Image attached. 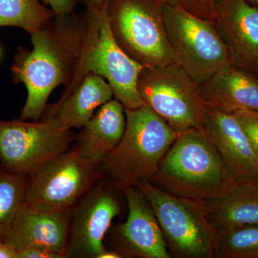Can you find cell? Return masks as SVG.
I'll list each match as a JSON object with an SVG mask.
<instances>
[{
  "label": "cell",
  "mask_w": 258,
  "mask_h": 258,
  "mask_svg": "<svg viewBox=\"0 0 258 258\" xmlns=\"http://www.w3.org/2000/svg\"><path fill=\"white\" fill-rule=\"evenodd\" d=\"M134 186L150 204L171 255L179 258L218 257L217 232L210 221L203 200L175 196L149 180Z\"/></svg>",
  "instance_id": "5b68a950"
},
{
  "label": "cell",
  "mask_w": 258,
  "mask_h": 258,
  "mask_svg": "<svg viewBox=\"0 0 258 258\" xmlns=\"http://www.w3.org/2000/svg\"><path fill=\"white\" fill-rule=\"evenodd\" d=\"M107 14L120 47L144 67L179 64L157 0H110Z\"/></svg>",
  "instance_id": "8992f818"
},
{
  "label": "cell",
  "mask_w": 258,
  "mask_h": 258,
  "mask_svg": "<svg viewBox=\"0 0 258 258\" xmlns=\"http://www.w3.org/2000/svg\"><path fill=\"white\" fill-rule=\"evenodd\" d=\"M232 178L205 129L191 128L179 134L151 181L175 196L205 200Z\"/></svg>",
  "instance_id": "7a4b0ae2"
},
{
  "label": "cell",
  "mask_w": 258,
  "mask_h": 258,
  "mask_svg": "<svg viewBox=\"0 0 258 258\" xmlns=\"http://www.w3.org/2000/svg\"><path fill=\"white\" fill-rule=\"evenodd\" d=\"M125 108L116 99L100 107L75 136L71 149L81 157L99 166L114 149L125 128Z\"/></svg>",
  "instance_id": "e0dca14e"
},
{
  "label": "cell",
  "mask_w": 258,
  "mask_h": 258,
  "mask_svg": "<svg viewBox=\"0 0 258 258\" xmlns=\"http://www.w3.org/2000/svg\"><path fill=\"white\" fill-rule=\"evenodd\" d=\"M29 176L6 170L0 164V235L8 232L26 203Z\"/></svg>",
  "instance_id": "44dd1931"
},
{
  "label": "cell",
  "mask_w": 258,
  "mask_h": 258,
  "mask_svg": "<svg viewBox=\"0 0 258 258\" xmlns=\"http://www.w3.org/2000/svg\"><path fill=\"white\" fill-rule=\"evenodd\" d=\"M117 186L124 195L128 214L115 228V251L123 257H170L157 217L144 194L134 185Z\"/></svg>",
  "instance_id": "7c38bea8"
},
{
  "label": "cell",
  "mask_w": 258,
  "mask_h": 258,
  "mask_svg": "<svg viewBox=\"0 0 258 258\" xmlns=\"http://www.w3.org/2000/svg\"><path fill=\"white\" fill-rule=\"evenodd\" d=\"M71 218V211H42L31 208L26 203L4 240L18 251L40 247L66 257Z\"/></svg>",
  "instance_id": "9a60e30c"
},
{
  "label": "cell",
  "mask_w": 258,
  "mask_h": 258,
  "mask_svg": "<svg viewBox=\"0 0 258 258\" xmlns=\"http://www.w3.org/2000/svg\"><path fill=\"white\" fill-rule=\"evenodd\" d=\"M50 7L55 16H66L76 11L79 5L83 4L87 0H42Z\"/></svg>",
  "instance_id": "d4e9b609"
},
{
  "label": "cell",
  "mask_w": 258,
  "mask_h": 258,
  "mask_svg": "<svg viewBox=\"0 0 258 258\" xmlns=\"http://www.w3.org/2000/svg\"><path fill=\"white\" fill-rule=\"evenodd\" d=\"M123 256L120 253H118L116 251L113 250V249H106L104 252H102L98 258H122Z\"/></svg>",
  "instance_id": "83f0119b"
},
{
  "label": "cell",
  "mask_w": 258,
  "mask_h": 258,
  "mask_svg": "<svg viewBox=\"0 0 258 258\" xmlns=\"http://www.w3.org/2000/svg\"><path fill=\"white\" fill-rule=\"evenodd\" d=\"M217 232L258 224V179L232 178L218 194L204 200Z\"/></svg>",
  "instance_id": "2e32d148"
},
{
  "label": "cell",
  "mask_w": 258,
  "mask_h": 258,
  "mask_svg": "<svg viewBox=\"0 0 258 258\" xmlns=\"http://www.w3.org/2000/svg\"><path fill=\"white\" fill-rule=\"evenodd\" d=\"M161 5L179 6L201 18L212 20L217 0H157Z\"/></svg>",
  "instance_id": "cb8c5ba5"
},
{
  "label": "cell",
  "mask_w": 258,
  "mask_h": 258,
  "mask_svg": "<svg viewBox=\"0 0 258 258\" xmlns=\"http://www.w3.org/2000/svg\"><path fill=\"white\" fill-rule=\"evenodd\" d=\"M168 38L180 67L198 84L232 64L230 52L214 22L179 6L162 5Z\"/></svg>",
  "instance_id": "52a82bcc"
},
{
  "label": "cell",
  "mask_w": 258,
  "mask_h": 258,
  "mask_svg": "<svg viewBox=\"0 0 258 258\" xmlns=\"http://www.w3.org/2000/svg\"><path fill=\"white\" fill-rule=\"evenodd\" d=\"M89 24V11L55 16L30 35L32 50L18 47L10 71L13 82L23 83L27 98L20 111L23 120H38L51 93L69 86L82 57Z\"/></svg>",
  "instance_id": "6da1fadb"
},
{
  "label": "cell",
  "mask_w": 258,
  "mask_h": 258,
  "mask_svg": "<svg viewBox=\"0 0 258 258\" xmlns=\"http://www.w3.org/2000/svg\"><path fill=\"white\" fill-rule=\"evenodd\" d=\"M138 90L144 105L178 134L191 128L204 129L206 103L200 85L179 64L144 67Z\"/></svg>",
  "instance_id": "ba28073f"
},
{
  "label": "cell",
  "mask_w": 258,
  "mask_h": 258,
  "mask_svg": "<svg viewBox=\"0 0 258 258\" xmlns=\"http://www.w3.org/2000/svg\"><path fill=\"white\" fill-rule=\"evenodd\" d=\"M113 96V91L106 80L89 74L67 96L59 98L55 104L47 105L42 116L55 118L64 128L80 129Z\"/></svg>",
  "instance_id": "d6986e66"
},
{
  "label": "cell",
  "mask_w": 258,
  "mask_h": 258,
  "mask_svg": "<svg viewBox=\"0 0 258 258\" xmlns=\"http://www.w3.org/2000/svg\"><path fill=\"white\" fill-rule=\"evenodd\" d=\"M103 177L98 166L71 148L29 176L26 203L42 211H72L88 190Z\"/></svg>",
  "instance_id": "30bf717a"
},
{
  "label": "cell",
  "mask_w": 258,
  "mask_h": 258,
  "mask_svg": "<svg viewBox=\"0 0 258 258\" xmlns=\"http://www.w3.org/2000/svg\"><path fill=\"white\" fill-rule=\"evenodd\" d=\"M200 87L206 105L230 113L258 111V76L233 64L220 70Z\"/></svg>",
  "instance_id": "ac0fdd59"
},
{
  "label": "cell",
  "mask_w": 258,
  "mask_h": 258,
  "mask_svg": "<svg viewBox=\"0 0 258 258\" xmlns=\"http://www.w3.org/2000/svg\"><path fill=\"white\" fill-rule=\"evenodd\" d=\"M54 17L40 0H0V27H16L32 35Z\"/></svg>",
  "instance_id": "ffe728a7"
},
{
  "label": "cell",
  "mask_w": 258,
  "mask_h": 258,
  "mask_svg": "<svg viewBox=\"0 0 258 258\" xmlns=\"http://www.w3.org/2000/svg\"><path fill=\"white\" fill-rule=\"evenodd\" d=\"M74 137L73 130L52 117L32 121L0 119V164L10 172L30 176L70 150Z\"/></svg>",
  "instance_id": "9c48e42d"
},
{
  "label": "cell",
  "mask_w": 258,
  "mask_h": 258,
  "mask_svg": "<svg viewBox=\"0 0 258 258\" xmlns=\"http://www.w3.org/2000/svg\"><path fill=\"white\" fill-rule=\"evenodd\" d=\"M0 258H18L16 249L5 242L4 237L0 235Z\"/></svg>",
  "instance_id": "4316f807"
},
{
  "label": "cell",
  "mask_w": 258,
  "mask_h": 258,
  "mask_svg": "<svg viewBox=\"0 0 258 258\" xmlns=\"http://www.w3.org/2000/svg\"><path fill=\"white\" fill-rule=\"evenodd\" d=\"M125 113L123 137L98 168L117 185L152 181L179 134L146 105Z\"/></svg>",
  "instance_id": "3957f363"
},
{
  "label": "cell",
  "mask_w": 258,
  "mask_h": 258,
  "mask_svg": "<svg viewBox=\"0 0 258 258\" xmlns=\"http://www.w3.org/2000/svg\"><path fill=\"white\" fill-rule=\"evenodd\" d=\"M101 178L71 211L66 257L98 258L104 252V239L119 215L118 199Z\"/></svg>",
  "instance_id": "8fae6325"
},
{
  "label": "cell",
  "mask_w": 258,
  "mask_h": 258,
  "mask_svg": "<svg viewBox=\"0 0 258 258\" xmlns=\"http://www.w3.org/2000/svg\"><path fill=\"white\" fill-rule=\"evenodd\" d=\"M108 4L85 5L90 17L84 50L74 79L64 87L60 98L74 91L86 75L94 74L109 83L115 99L125 109H135L144 105L138 90L139 76L144 67L115 40L107 14Z\"/></svg>",
  "instance_id": "277c9868"
},
{
  "label": "cell",
  "mask_w": 258,
  "mask_h": 258,
  "mask_svg": "<svg viewBox=\"0 0 258 258\" xmlns=\"http://www.w3.org/2000/svg\"><path fill=\"white\" fill-rule=\"evenodd\" d=\"M18 258H64L62 254L40 247H30L18 251Z\"/></svg>",
  "instance_id": "484cf974"
},
{
  "label": "cell",
  "mask_w": 258,
  "mask_h": 258,
  "mask_svg": "<svg viewBox=\"0 0 258 258\" xmlns=\"http://www.w3.org/2000/svg\"><path fill=\"white\" fill-rule=\"evenodd\" d=\"M110 0H87L85 5H101L108 3Z\"/></svg>",
  "instance_id": "f1b7e54d"
},
{
  "label": "cell",
  "mask_w": 258,
  "mask_h": 258,
  "mask_svg": "<svg viewBox=\"0 0 258 258\" xmlns=\"http://www.w3.org/2000/svg\"><path fill=\"white\" fill-rule=\"evenodd\" d=\"M204 129L232 178L258 179V157L232 113L206 105Z\"/></svg>",
  "instance_id": "5bb4252c"
},
{
  "label": "cell",
  "mask_w": 258,
  "mask_h": 258,
  "mask_svg": "<svg viewBox=\"0 0 258 258\" xmlns=\"http://www.w3.org/2000/svg\"><path fill=\"white\" fill-rule=\"evenodd\" d=\"M248 2H249L251 4L254 5V6L258 7V0H248Z\"/></svg>",
  "instance_id": "f546056e"
},
{
  "label": "cell",
  "mask_w": 258,
  "mask_h": 258,
  "mask_svg": "<svg viewBox=\"0 0 258 258\" xmlns=\"http://www.w3.org/2000/svg\"><path fill=\"white\" fill-rule=\"evenodd\" d=\"M212 20L232 64L258 76V7L248 0H217Z\"/></svg>",
  "instance_id": "4fadbf2b"
},
{
  "label": "cell",
  "mask_w": 258,
  "mask_h": 258,
  "mask_svg": "<svg viewBox=\"0 0 258 258\" xmlns=\"http://www.w3.org/2000/svg\"><path fill=\"white\" fill-rule=\"evenodd\" d=\"M0 53H1V51H0Z\"/></svg>",
  "instance_id": "4dcf8cb0"
},
{
  "label": "cell",
  "mask_w": 258,
  "mask_h": 258,
  "mask_svg": "<svg viewBox=\"0 0 258 258\" xmlns=\"http://www.w3.org/2000/svg\"><path fill=\"white\" fill-rule=\"evenodd\" d=\"M218 257L258 258V224L217 232Z\"/></svg>",
  "instance_id": "7402d4cb"
},
{
  "label": "cell",
  "mask_w": 258,
  "mask_h": 258,
  "mask_svg": "<svg viewBox=\"0 0 258 258\" xmlns=\"http://www.w3.org/2000/svg\"><path fill=\"white\" fill-rule=\"evenodd\" d=\"M232 113L240 123L258 157V111L242 109Z\"/></svg>",
  "instance_id": "603a6c76"
}]
</instances>
